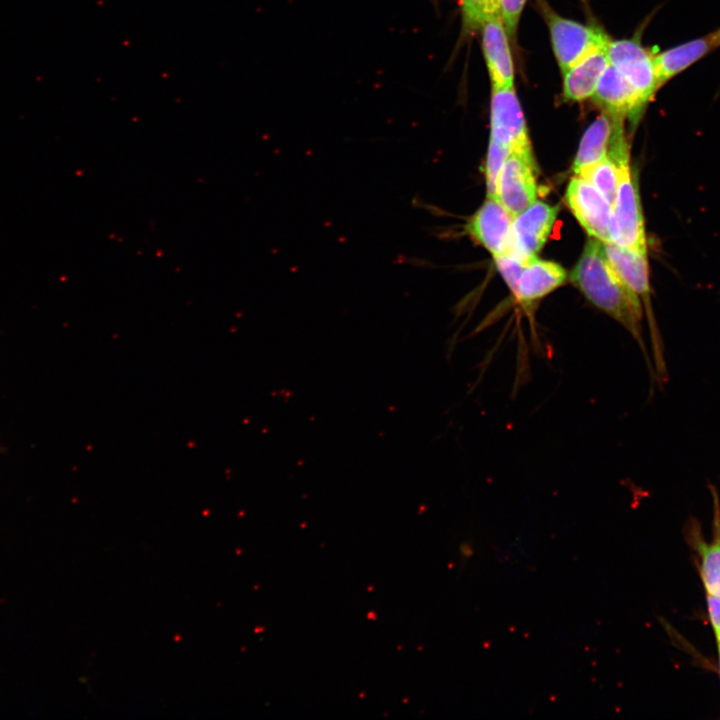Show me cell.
<instances>
[{
  "label": "cell",
  "instance_id": "e0dca14e",
  "mask_svg": "<svg viewBox=\"0 0 720 720\" xmlns=\"http://www.w3.org/2000/svg\"><path fill=\"white\" fill-rule=\"evenodd\" d=\"M714 500L712 540L709 543L699 540L694 528L689 538L700 558L699 573L706 594L720 596V512L716 495Z\"/></svg>",
  "mask_w": 720,
  "mask_h": 720
},
{
  "label": "cell",
  "instance_id": "5bb4252c",
  "mask_svg": "<svg viewBox=\"0 0 720 720\" xmlns=\"http://www.w3.org/2000/svg\"><path fill=\"white\" fill-rule=\"evenodd\" d=\"M720 47L713 32L655 52V65L660 88L691 65Z\"/></svg>",
  "mask_w": 720,
  "mask_h": 720
},
{
  "label": "cell",
  "instance_id": "3957f363",
  "mask_svg": "<svg viewBox=\"0 0 720 720\" xmlns=\"http://www.w3.org/2000/svg\"><path fill=\"white\" fill-rule=\"evenodd\" d=\"M539 6L561 73L592 51L605 46L610 39L598 26L559 15L544 0H539Z\"/></svg>",
  "mask_w": 720,
  "mask_h": 720
},
{
  "label": "cell",
  "instance_id": "8fae6325",
  "mask_svg": "<svg viewBox=\"0 0 720 720\" xmlns=\"http://www.w3.org/2000/svg\"><path fill=\"white\" fill-rule=\"evenodd\" d=\"M592 100L602 111L631 123L639 121L649 104L610 64L603 72Z\"/></svg>",
  "mask_w": 720,
  "mask_h": 720
},
{
  "label": "cell",
  "instance_id": "484cf974",
  "mask_svg": "<svg viewBox=\"0 0 720 720\" xmlns=\"http://www.w3.org/2000/svg\"><path fill=\"white\" fill-rule=\"evenodd\" d=\"M718 659H719V676H720V644H718Z\"/></svg>",
  "mask_w": 720,
  "mask_h": 720
},
{
  "label": "cell",
  "instance_id": "8992f818",
  "mask_svg": "<svg viewBox=\"0 0 720 720\" xmlns=\"http://www.w3.org/2000/svg\"><path fill=\"white\" fill-rule=\"evenodd\" d=\"M565 202L592 238L610 241L612 206L596 187L575 175L567 185Z\"/></svg>",
  "mask_w": 720,
  "mask_h": 720
},
{
  "label": "cell",
  "instance_id": "7a4b0ae2",
  "mask_svg": "<svg viewBox=\"0 0 720 720\" xmlns=\"http://www.w3.org/2000/svg\"><path fill=\"white\" fill-rule=\"evenodd\" d=\"M620 169L617 195L612 207L610 241L647 254V239L638 181L630 167L629 154L615 162Z\"/></svg>",
  "mask_w": 720,
  "mask_h": 720
},
{
  "label": "cell",
  "instance_id": "44dd1931",
  "mask_svg": "<svg viewBox=\"0 0 720 720\" xmlns=\"http://www.w3.org/2000/svg\"><path fill=\"white\" fill-rule=\"evenodd\" d=\"M495 266L512 293L517 288L520 275L528 261L519 259L509 253L493 256Z\"/></svg>",
  "mask_w": 720,
  "mask_h": 720
},
{
  "label": "cell",
  "instance_id": "30bf717a",
  "mask_svg": "<svg viewBox=\"0 0 720 720\" xmlns=\"http://www.w3.org/2000/svg\"><path fill=\"white\" fill-rule=\"evenodd\" d=\"M514 217L497 197L487 196L466 225L467 233L493 256L506 253Z\"/></svg>",
  "mask_w": 720,
  "mask_h": 720
},
{
  "label": "cell",
  "instance_id": "d4e9b609",
  "mask_svg": "<svg viewBox=\"0 0 720 720\" xmlns=\"http://www.w3.org/2000/svg\"><path fill=\"white\" fill-rule=\"evenodd\" d=\"M714 34H715L716 39H717V41H718V43H719V46H720V27H719L717 30L714 31Z\"/></svg>",
  "mask_w": 720,
  "mask_h": 720
},
{
  "label": "cell",
  "instance_id": "2e32d148",
  "mask_svg": "<svg viewBox=\"0 0 720 720\" xmlns=\"http://www.w3.org/2000/svg\"><path fill=\"white\" fill-rule=\"evenodd\" d=\"M619 119L623 118L602 111L601 115L587 127L572 165L574 174L608 156Z\"/></svg>",
  "mask_w": 720,
  "mask_h": 720
},
{
  "label": "cell",
  "instance_id": "ac0fdd59",
  "mask_svg": "<svg viewBox=\"0 0 720 720\" xmlns=\"http://www.w3.org/2000/svg\"><path fill=\"white\" fill-rule=\"evenodd\" d=\"M575 175L596 187L613 207L620 180L619 166L609 156L582 168Z\"/></svg>",
  "mask_w": 720,
  "mask_h": 720
},
{
  "label": "cell",
  "instance_id": "ffe728a7",
  "mask_svg": "<svg viewBox=\"0 0 720 720\" xmlns=\"http://www.w3.org/2000/svg\"><path fill=\"white\" fill-rule=\"evenodd\" d=\"M511 152V148L489 138L488 153L485 166L487 196L496 197L497 181L501 168Z\"/></svg>",
  "mask_w": 720,
  "mask_h": 720
},
{
  "label": "cell",
  "instance_id": "cb8c5ba5",
  "mask_svg": "<svg viewBox=\"0 0 720 720\" xmlns=\"http://www.w3.org/2000/svg\"><path fill=\"white\" fill-rule=\"evenodd\" d=\"M461 559L467 560L473 555V547L469 542H463L460 545Z\"/></svg>",
  "mask_w": 720,
  "mask_h": 720
},
{
  "label": "cell",
  "instance_id": "277c9868",
  "mask_svg": "<svg viewBox=\"0 0 720 720\" xmlns=\"http://www.w3.org/2000/svg\"><path fill=\"white\" fill-rule=\"evenodd\" d=\"M606 52L609 64L650 103L660 89L655 52L645 47L640 38L609 39Z\"/></svg>",
  "mask_w": 720,
  "mask_h": 720
},
{
  "label": "cell",
  "instance_id": "7c38bea8",
  "mask_svg": "<svg viewBox=\"0 0 720 720\" xmlns=\"http://www.w3.org/2000/svg\"><path fill=\"white\" fill-rule=\"evenodd\" d=\"M606 45L592 51L561 73L562 98L565 101L582 102L592 99L599 80L609 65Z\"/></svg>",
  "mask_w": 720,
  "mask_h": 720
},
{
  "label": "cell",
  "instance_id": "52a82bcc",
  "mask_svg": "<svg viewBox=\"0 0 720 720\" xmlns=\"http://www.w3.org/2000/svg\"><path fill=\"white\" fill-rule=\"evenodd\" d=\"M558 214V208L536 200L517 214L512 223L509 253L524 261L535 257L549 238Z\"/></svg>",
  "mask_w": 720,
  "mask_h": 720
},
{
  "label": "cell",
  "instance_id": "4fadbf2b",
  "mask_svg": "<svg viewBox=\"0 0 720 720\" xmlns=\"http://www.w3.org/2000/svg\"><path fill=\"white\" fill-rule=\"evenodd\" d=\"M566 277L561 265L535 256L525 265L513 294L520 304L529 306L563 285Z\"/></svg>",
  "mask_w": 720,
  "mask_h": 720
},
{
  "label": "cell",
  "instance_id": "9c48e42d",
  "mask_svg": "<svg viewBox=\"0 0 720 720\" xmlns=\"http://www.w3.org/2000/svg\"><path fill=\"white\" fill-rule=\"evenodd\" d=\"M479 32L492 89L514 87L515 67L510 46L511 40L500 14L484 22Z\"/></svg>",
  "mask_w": 720,
  "mask_h": 720
},
{
  "label": "cell",
  "instance_id": "9a60e30c",
  "mask_svg": "<svg viewBox=\"0 0 720 720\" xmlns=\"http://www.w3.org/2000/svg\"><path fill=\"white\" fill-rule=\"evenodd\" d=\"M603 249L619 277L647 302L650 294L647 254L619 246L612 241L603 242Z\"/></svg>",
  "mask_w": 720,
  "mask_h": 720
},
{
  "label": "cell",
  "instance_id": "6da1fadb",
  "mask_svg": "<svg viewBox=\"0 0 720 720\" xmlns=\"http://www.w3.org/2000/svg\"><path fill=\"white\" fill-rule=\"evenodd\" d=\"M570 281L595 307L619 322L646 354L641 334L642 305L607 260L603 242L591 238L570 272Z\"/></svg>",
  "mask_w": 720,
  "mask_h": 720
},
{
  "label": "cell",
  "instance_id": "d6986e66",
  "mask_svg": "<svg viewBox=\"0 0 720 720\" xmlns=\"http://www.w3.org/2000/svg\"><path fill=\"white\" fill-rule=\"evenodd\" d=\"M501 0H459L462 35L479 31L488 19L499 14Z\"/></svg>",
  "mask_w": 720,
  "mask_h": 720
},
{
  "label": "cell",
  "instance_id": "7402d4cb",
  "mask_svg": "<svg viewBox=\"0 0 720 720\" xmlns=\"http://www.w3.org/2000/svg\"><path fill=\"white\" fill-rule=\"evenodd\" d=\"M527 0H501L500 17L512 42L516 39L519 22Z\"/></svg>",
  "mask_w": 720,
  "mask_h": 720
},
{
  "label": "cell",
  "instance_id": "ba28073f",
  "mask_svg": "<svg viewBox=\"0 0 720 720\" xmlns=\"http://www.w3.org/2000/svg\"><path fill=\"white\" fill-rule=\"evenodd\" d=\"M535 167L533 157L511 151L501 168L496 197L513 217L537 200Z\"/></svg>",
  "mask_w": 720,
  "mask_h": 720
},
{
  "label": "cell",
  "instance_id": "603a6c76",
  "mask_svg": "<svg viewBox=\"0 0 720 720\" xmlns=\"http://www.w3.org/2000/svg\"><path fill=\"white\" fill-rule=\"evenodd\" d=\"M708 617L718 644H720V596L706 594Z\"/></svg>",
  "mask_w": 720,
  "mask_h": 720
},
{
  "label": "cell",
  "instance_id": "5b68a950",
  "mask_svg": "<svg viewBox=\"0 0 720 720\" xmlns=\"http://www.w3.org/2000/svg\"><path fill=\"white\" fill-rule=\"evenodd\" d=\"M528 157H533L528 128L515 87L491 89L490 137Z\"/></svg>",
  "mask_w": 720,
  "mask_h": 720
}]
</instances>
